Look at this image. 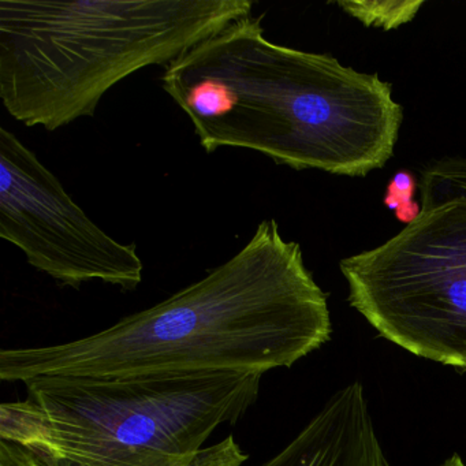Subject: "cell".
I'll return each instance as SVG.
<instances>
[{
  "label": "cell",
  "instance_id": "6da1fadb",
  "mask_svg": "<svg viewBox=\"0 0 466 466\" xmlns=\"http://www.w3.org/2000/svg\"><path fill=\"white\" fill-rule=\"evenodd\" d=\"M331 334L301 247L267 219L233 258L148 309L72 342L4 349L0 379L266 373L293 367Z\"/></svg>",
  "mask_w": 466,
  "mask_h": 466
},
{
  "label": "cell",
  "instance_id": "7a4b0ae2",
  "mask_svg": "<svg viewBox=\"0 0 466 466\" xmlns=\"http://www.w3.org/2000/svg\"><path fill=\"white\" fill-rule=\"evenodd\" d=\"M234 21L166 66L160 83L208 154L242 148L294 170L365 177L392 157L403 110L391 84Z\"/></svg>",
  "mask_w": 466,
  "mask_h": 466
},
{
  "label": "cell",
  "instance_id": "3957f363",
  "mask_svg": "<svg viewBox=\"0 0 466 466\" xmlns=\"http://www.w3.org/2000/svg\"><path fill=\"white\" fill-rule=\"evenodd\" d=\"M263 372L43 376L0 406V441L42 466H239L233 436L203 447L256 402Z\"/></svg>",
  "mask_w": 466,
  "mask_h": 466
},
{
  "label": "cell",
  "instance_id": "277c9868",
  "mask_svg": "<svg viewBox=\"0 0 466 466\" xmlns=\"http://www.w3.org/2000/svg\"><path fill=\"white\" fill-rule=\"evenodd\" d=\"M250 0H0V99L48 132L96 113L138 70L168 66L234 21Z\"/></svg>",
  "mask_w": 466,
  "mask_h": 466
},
{
  "label": "cell",
  "instance_id": "5b68a950",
  "mask_svg": "<svg viewBox=\"0 0 466 466\" xmlns=\"http://www.w3.org/2000/svg\"><path fill=\"white\" fill-rule=\"evenodd\" d=\"M349 302L380 337L466 370V195L421 211L375 249L340 261Z\"/></svg>",
  "mask_w": 466,
  "mask_h": 466
},
{
  "label": "cell",
  "instance_id": "8992f818",
  "mask_svg": "<svg viewBox=\"0 0 466 466\" xmlns=\"http://www.w3.org/2000/svg\"><path fill=\"white\" fill-rule=\"evenodd\" d=\"M0 237L37 271L70 288L100 280L135 290L144 264L136 245L99 228L56 174L15 133L0 127Z\"/></svg>",
  "mask_w": 466,
  "mask_h": 466
},
{
  "label": "cell",
  "instance_id": "52a82bcc",
  "mask_svg": "<svg viewBox=\"0 0 466 466\" xmlns=\"http://www.w3.org/2000/svg\"><path fill=\"white\" fill-rule=\"evenodd\" d=\"M258 466H390L364 386L338 390L282 451Z\"/></svg>",
  "mask_w": 466,
  "mask_h": 466
},
{
  "label": "cell",
  "instance_id": "ba28073f",
  "mask_svg": "<svg viewBox=\"0 0 466 466\" xmlns=\"http://www.w3.org/2000/svg\"><path fill=\"white\" fill-rule=\"evenodd\" d=\"M421 201L466 195L465 157H444L421 171Z\"/></svg>",
  "mask_w": 466,
  "mask_h": 466
},
{
  "label": "cell",
  "instance_id": "9c48e42d",
  "mask_svg": "<svg viewBox=\"0 0 466 466\" xmlns=\"http://www.w3.org/2000/svg\"><path fill=\"white\" fill-rule=\"evenodd\" d=\"M337 5L364 25L392 29L413 20L424 2H338Z\"/></svg>",
  "mask_w": 466,
  "mask_h": 466
},
{
  "label": "cell",
  "instance_id": "30bf717a",
  "mask_svg": "<svg viewBox=\"0 0 466 466\" xmlns=\"http://www.w3.org/2000/svg\"><path fill=\"white\" fill-rule=\"evenodd\" d=\"M416 178L413 174L406 170L398 171L387 185L384 195V206L395 212V217L405 222L410 223L421 211V207L413 200L416 192Z\"/></svg>",
  "mask_w": 466,
  "mask_h": 466
},
{
  "label": "cell",
  "instance_id": "8fae6325",
  "mask_svg": "<svg viewBox=\"0 0 466 466\" xmlns=\"http://www.w3.org/2000/svg\"><path fill=\"white\" fill-rule=\"evenodd\" d=\"M441 466H466V463L463 462L462 458L458 454L451 455L449 460L444 461Z\"/></svg>",
  "mask_w": 466,
  "mask_h": 466
},
{
  "label": "cell",
  "instance_id": "7c38bea8",
  "mask_svg": "<svg viewBox=\"0 0 466 466\" xmlns=\"http://www.w3.org/2000/svg\"><path fill=\"white\" fill-rule=\"evenodd\" d=\"M26 466H42L40 465L39 461L36 460V457H35L34 454H32L31 451H29V457L28 461H26Z\"/></svg>",
  "mask_w": 466,
  "mask_h": 466
}]
</instances>
